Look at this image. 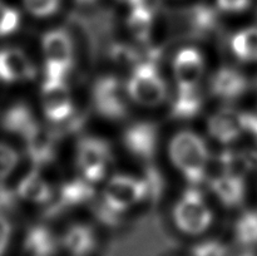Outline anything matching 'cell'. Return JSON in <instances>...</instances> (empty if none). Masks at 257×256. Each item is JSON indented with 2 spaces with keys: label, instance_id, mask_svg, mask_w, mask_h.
Returning <instances> with one entry per match:
<instances>
[{
  "label": "cell",
  "instance_id": "cell-1",
  "mask_svg": "<svg viewBox=\"0 0 257 256\" xmlns=\"http://www.w3.org/2000/svg\"><path fill=\"white\" fill-rule=\"evenodd\" d=\"M173 166L192 186H201L206 180L210 152L203 138L192 131L176 133L168 146Z\"/></svg>",
  "mask_w": 257,
  "mask_h": 256
},
{
  "label": "cell",
  "instance_id": "cell-2",
  "mask_svg": "<svg viewBox=\"0 0 257 256\" xmlns=\"http://www.w3.org/2000/svg\"><path fill=\"white\" fill-rule=\"evenodd\" d=\"M125 90L131 100L143 107H157L168 95L167 83L160 73L158 64L150 60H142L132 67Z\"/></svg>",
  "mask_w": 257,
  "mask_h": 256
},
{
  "label": "cell",
  "instance_id": "cell-3",
  "mask_svg": "<svg viewBox=\"0 0 257 256\" xmlns=\"http://www.w3.org/2000/svg\"><path fill=\"white\" fill-rule=\"evenodd\" d=\"M173 222L188 236L203 235L213 222V213L206 203L200 186L187 187L172 210Z\"/></svg>",
  "mask_w": 257,
  "mask_h": 256
},
{
  "label": "cell",
  "instance_id": "cell-4",
  "mask_svg": "<svg viewBox=\"0 0 257 256\" xmlns=\"http://www.w3.org/2000/svg\"><path fill=\"white\" fill-rule=\"evenodd\" d=\"M44 78L65 79L74 64V42L63 28L48 30L42 37Z\"/></svg>",
  "mask_w": 257,
  "mask_h": 256
},
{
  "label": "cell",
  "instance_id": "cell-5",
  "mask_svg": "<svg viewBox=\"0 0 257 256\" xmlns=\"http://www.w3.org/2000/svg\"><path fill=\"white\" fill-rule=\"evenodd\" d=\"M125 84L115 75H100L90 89V100L100 117L110 120L124 119L130 112Z\"/></svg>",
  "mask_w": 257,
  "mask_h": 256
},
{
  "label": "cell",
  "instance_id": "cell-6",
  "mask_svg": "<svg viewBox=\"0 0 257 256\" xmlns=\"http://www.w3.org/2000/svg\"><path fill=\"white\" fill-rule=\"evenodd\" d=\"M75 162L80 176L95 185L107 175L112 162V148L102 138L85 136L79 138L77 143Z\"/></svg>",
  "mask_w": 257,
  "mask_h": 256
},
{
  "label": "cell",
  "instance_id": "cell-7",
  "mask_svg": "<svg viewBox=\"0 0 257 256\" xmlns=\"http://www.w3.org/2000/svg\"><path fill=\"white\" fill-rule=\"evenodd\" d=\"M40 104L52 124H60L75 112L72 93L65 79L44 78L40 89Z\"/></svg>",
  "mask_w": 257,
  "mask_h": 256
},
{
  "label": "cell",
  "instance_id": "cell-8",
  "mask_svg": "<svg viewBox=\"0 0 257 256\" xmlns=\"http://www.w3.org/2000/svg\"><path fill=\"white\" fill-rule=\"evenodd\" d=\"M93 200H95L94 183L80 176L60 186L57 195L45 205L44 216L48 218L58 217L70 208L90 203Z\"/></svg>",
  "mask_w": 257,
  "mask_h": 256
},
{
  "label": "cell",
  "instance_id": "cell-9",
  "mask_svg": "<svg viewBox=\"0 0 257 256\" xmlns=\"http://www.w3.org/2000/svg\"><path fill=\"white\" fill-rule=\"evenodd\" d=\"M102 198L119 212L125 213L141 201H146V190L142 178L128 175H114L108 180Z\"/></svg>",
  "mask_w": 257,
  "mask_h": 256
},
{
  "label": "cell",
  "instance_id": "cell-10",
  "mask_svg": "<svg viewBox=\"0 0 257 256\" xmlns=\"http://www.w3.org/2000/svg\"><path fill=\"white\" fill-rule=\"evenodd\" d=\"M160 131L151 120H138L128 125L123 132V145L135 157L151 162L158 148Z\"/></svg>",
  "mask_w": 257,
  "mask_h": 256
},
{
  "label": "cell",
  "instance_id": "cell-11",
  "mask_svg": "<svg viewBox=\"0 0 257 256\" xmlns=\"http://www.w3.org/2000/svg\"><path fill=\"white\" fill-rule=\"evenodd\" d=\"M177 28L183 37L191 39L206 40L212 38L217 35L220 29L217 12L205 4L191 7L181 14V22Z\"/></svg>",
  "mask_w": 257,
  "mask_h": 256
},
{
  "label": "cell",
  "instance_id": "cell-12",
  "mask_svg": "<svg viewBox=\"0 0 257 256\" xmlns=\"http://www.w3.org/2000/svg\"><path fill=\"white\" fill-rule=\"evenodd\" d=\"M172 72L178 88H198L205 74V59L197 48L185 47L172 60Z\"/></svg>",
  "mask_w": 257,
  "mask_h": 256
},
{
  "label": "cell",
  "instance_id": "cell-13",
  "mask_svg": "<svg viewBox=\"0 0 257 256\" xmlns=\"http://www.w3.org/2000/svg\"><path fill=\"white\" fill-rule=\"evenodd\" d=\"M37 77V68L27 53L19 48L0 49V80L5 83L29 82Z\"/></svg>",
  "mask_w": 257,
  "mask_h": 256
},
{
  "label": "cell",
  "instance_id": "cell-14",
  "mask_svg": "<svg viewBox=\"0 0 257 256\" xmlns=\"http://www.w3.org/2000/svg\"><path fill=\"white\" fill-rule=\"evenodd\" d=\"M60 140L53 127H44L40 124L27 140L25 153L34 166V168L45 167L54 162L57 157V145Z\"/></svg>",
  "mask_w": 257,
  "mask_h": 256
},
{
  "label": "cell",
  "instance_id": "cell-15",
  "mask_svg": "<svg viewBox=\"0 0 257 256\" xmlns=\"http://www.w3.org/2000/svg\"><path fill=\"white\" fill-rule=\"evenodd\" d=\"M243 112L233 107H222L216 110L207 120V131L211 137L221 145L236 142L245 133Z\"/></svg>",
  "mask_w": 257,
  "mask_h": 256
},
{
  "label": "cell",
  "instance_id": "cell-16",
  "mask_svg": "<svg viewBox=\"0 0 257 256\" xmlns=\"http://www.w3.org/2000/svg\"><path fill=\"white\" fill-rule=\"evenodd\" d=\"M247 77L233 67H221L210 79V92L223 102H233L248 89Z\"/></svg>",
  "mask_w": 257,
  "mask_h": 256
},
{
  "label": "cell",
  "instance_id": "cell-17",
  "mask_svg": "<svg viewBox=\"0 0 257 256\" xmlns=\"http://www.w3.org/2000/svg\"><path fill=\"white\" fill-rule=\"evenodd\" d=\"M60 247L69 256H90L98 247L97 233L87 223H73L60 236Z\"/></svg>",
  "mask_w": 257,
  "mask_h": 256
},
{
  "label": "cell",
  "instance_id": "cell-18",
  "mask_svg": "<svg viewBox=\"0 0 257 256\" xmlns=\"http://www.w3.org/2000/svg\"><path fill=\"white\" fill-rule=\"evenodd\" d=\"M0 125L5 132L27 140L40 125L32 108L24 102H18L5 109L0 118Z\"/></svg>",
  "mask_w": 257,
  "mask_h": 256
},
{
  "label": "cell",
  "instance_id": "cell-19",
  "mask_svg": "<svg viewBox=\"0 0 257 256\" xmlns=\"http://www.w3.org/2000/svg\"><path fill=\"white\" fill-rule=\"evenodd\" d=\"M210 190L225 207L236 208L245 201V177L223 172L210 181Z\"/></svg>",
  "mask_w": 257,
  "mask_h": 256
},
{
  "label": "cell",
  "instance_id": "cell-20",
  "mask_svg": "<svg viewBox=\"0 0 257 256\" xmlns=\"http://www.w3.org/2000/svg\"><path fill=\"white\" fill-rule=\"evenodd\" d=\"M24 247L30 256H55L60 250V237L43 223L28 228L24 237Z\"/></svg>",
  "mask_w": 257,
  "mask_h": 256
},
{
  "label": "cell",
  "instance_id": "cell-21",
  "mask_svg": "<svg viewBox=\"0 0 257 256\" xmlns=\"http://www.w3.org/2000/svg\"><path fill=\"white\" fill-rule=\"evenodd\" d=\"M18 197L38 205H47L54 197V190L40 175L38 168L30 170L18 183L15 188Z\"/></svg>",
  "mask_w": 257,
  "mask_h": 256
},
{
  "label": "cell",
  "instance_id": "cell-22",
  "mask_svg": "<svg viewBox=\"0 0 257 256\" xmlns=\"http://www.w3.org/2000/svg\"><path fill=\"white\" fill-rule=\"evenodd\" d=\"M203 108V97L198 88H178L170 107V117L177 120H190L197 117Z\"/></svg>",
  "mask_w": 257,
  "mask_h": 256
},
{
  "label": "cell",
  "instance_id": "cell-23",
  "mask_svg": "<svg viewBox=\"0 0 257 256\" xmlns=\"http://www.w3.org/2000/svg\"><path fill=\"white\" fill-rule=\"evenodd\" d=\"M218 162L223 172L245 177L257 168V151L228 148L218 155Z\"/></svg>",
  "mask_w": 257,
  "mask_h": 256
},
{
  "label": "cell",
  "instance_id": "cell-24",
  "mask_svg": "<svg viewBox=\"0 0 257 256\" xmlns=\"http://www.w3.org/2000/svg\"><path fill=\"white\" fill-rule=\"evenodd\" d=\"M230 48L241 62H257V25L243 28L230 38Z\"/></svg>",
  "mask_w": 257,
  "mask_h": 256
},
{
  "label": "cell",
  "instance_id": "cell-25",
  "mask_svg": "<svg viewBox=\"0 0 257 256\" xmlns=\"http://www.w3.org/2000/svg\"><path fill=\"white\" fill-rule=\"evenodd\" d=\"M233 233L238 245L246 248L257 247V211H245L236 220Z\"/></svg>",
  "mask_w": 257,
  "mask_h": 256
},
{
  "label": "cell",
  "instance_id": "cell-26",
  "mask_svg": "<svg viewBox=\"0 0 257 256\" xmlns=\"http://www.w3.org/2000/svg\"><path fill=\"white\" fill-rule=\"evenodd\" d=\"M141 178H142L143 185H145L146 201H148L152 205L160 202L166 190V180L160 168L152 163H148V165H146Z\"/></svg>",
  "mask_w": 257,
  "mask_h": 256
},
{
  "label": "cell",
  "instance_id": "cell-27",
  "mask_svg": "<svg viewBox=\"0 0 257 256\" xmlns=\"http://www.w3.org/2000/svg\"><path fill=\"white\" fill-rule=\"evenodd\" d=\"M92 211L95 218L108 227H118L124 220V213L110 207L103 198L92 201Z\"/></svg>",
  "mask_w": 257,
  "mask_h": 256
},
{
  "label": "cell",
  "instance_id": "cell-28",
  "mask_svg": "<svg viewBox=\"0 0 257 256\" xmlns=\"http://www.w3.org/2000/svg\"><path fill=\"white\" fill-rule=\"evenodd\" d=\"M22 24V15L15 8L0 2V38L9 37L18 32Z\"/></svg>",
  "mask_w": 257,
  "mask_h": 256
},
{
  "label": "cell",
  "instance_id": "cell-29",
  "mask_svg": "<svg viewBox=\"0 0 257 256\" xmlns=\"http://www.w3.org/2000/svg\"><path fill=\"white\" fill-rule=\"evenodd\" d=\"M29 14L37 18H48L59 10L62 0H23Z\"/></svg>",
  "mask_w": 257,
  "mask_h": 256
},
{
  "label": "cell",
  "instance_id": "cell-30",
  "mask_svg": "<svg viewBox=\"0 0 257 256\" xmlns=\"http://www.w3.org/2000/svg\"><path fill=\"white\" fill-rule=\"evenodd\" d=\"M19 153L7 143L0 142V181L12 175L19 163Z\"/></svg>",
  "mask_w": 257,
  "mask_h": 256
},
{
  "label": "cell",
  "instance_id": "cell-31",
  "mask_svg": "<svg viewBox=\"0 0 257 256\" xmlns=\"http://www.w3.org/2000/svg\"><path fill=\"white\" fill-rule=\"evenodd\" d=\"M191 256H228V247L220 240H205L193 246Z\"/></svg>",
  "mask_w": 257,
  "mask_h": 256
},
{
  "label": "cell",
  "instance_id": "cell-32",
  "mask_svg": "<svg viewBox=\"0 0 257 256\" xmlns=\"http://www.w3.org/2000/svg\"><path fill=\"white\" fill-rule=\"evenodd\" d=\"M13 237V223L5 213H0V256H4Z\"/></svg>",
  "mask_w": 257,
  "mask_h": 256
},
{
  "label": "cell",
  "instance_id": "cell-33",
  "mask_svg": "<svg viewBox=\"0 0 257 256\" xmlns=\"http://www.w3.org/2000/svg\"><path fill=\"white\" fill-rule=\"evenodd\" d=\"M18 195L15 190L8 187L7 185L0 181V213H5L13 210L17 205Z\"/></svg>",
  "mask_w": 257,
  "mask_h": 256
},
{
  "label": "cell",
  "instance_id": "cell-34",
  "mask_svg": "<svg viewBox=\"0 0 257 256\" xmlns=\"http://www.w3.org/2000/svg\"><path fill=\"white\" fill-rule=\"evenodd\" d=\"M251 4V0H216V5L221 12L241 13L245 12Z\"/></svg>",
  "mask_w": 257,
  "mask_h": 256
},
{
  "label": "cell",
  "instance_id": "cell-35",
  "mask_svg": "<svg viewBox=\"0 0 257 256\" xmlns=\"http://www.w3.org/2000/svg\"><path fill=\"white\" fill-rule=\"evenodd\" d=\"M243 131L246 135L251 136L257 143V113L243 112Z\"/></svg>",
  "mask_w": 257,
  "mask_h": 256
},
{
  "label": "cell",
  "instance_id": "cell-36",
  "mask_svg": "<svg viewBox=\"0 0 257 256\" xmlns=\"http://www.w3.org/2000/svg\"><path fill=\"white\" fill-rule=\"evenodd\" d=\"M119 3H124V4H128V5H133L136 4V3L138 2V0H118Z\"/></svg>",
  "mask_w": 257,
  "mask_h": 256
},
{
  "label": "cell",
  "instance_id": "cell-37",
  "mask_svg": "<svg viewBox=\"0 0 257 256\" xmlns=\"http://www.w3.org/2000/svg\"><path fill=\"white\" fill-rule=\"evenodd\" d=\"M240 256H257V253L253 252V251L248 250V251H245V252H243V253H241Z\"/></svg>",
  "mask_w": 257,
  "mask_h": 256
},
{
  "label": "cell",
  "instance_id": "cell-38",
  "mask_svg": "<svg viewBox=\"0 0 257 256\" xmlns=\"http://www.w3.org/2000/svg\"><path fill=\"white\" fill-rule=\"evenodd\" d=\"M78 3H79V4H85V5H89V4H92V3H94L95 0H77Z\"/></svg>",
  "mask_w": 257,
  "mask_h": 256
}]
</instances>
